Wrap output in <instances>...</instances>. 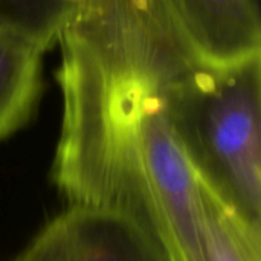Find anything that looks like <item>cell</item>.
<instances>
[{
    "mask_svg": "<svg viewBox=\"0 0 261 261\" xmlns=\"http://www.w3.org/2000/svg\"><path fill=\"white\" fill-rule=\"evenodd\" d=\"M63 116L52 179L67 205L121 214L174 261H203L196 177L168 115L199 63L156 0H70L58 29Z\"/></svg>",
    "mask_w": 261,
    "mask_h": 261,
    "instance_id": "obj_1",
    "label": "cell"
},
{
    "mask_svg": "<svg viewBox=\"0 0 261 261\" xmlns=\"http://www.w3.org/2000/svg\"><path fill=\"white\" fill-rule=\"evenodd\" d=\"M168 115L194 177L261 229V55L188 63L170 86Z\"/></svg>",
    "mask_w": 261,
    "mask_h": 261,
    "instance_id": "obj_2",
    "label": "cell"
},
{
    "mask_svg": "<svg viewBox=\"0 0 261 261\" xmlns=\"http://www.w3.org/2000/svg\"><path fill=\"white\" fill-rule=\"evenodd\" d=\"M12 261H174L168 248L133 220L67 205Z\"/></svg>",
    "mask_w": 261,
    "mask_h": 261,
    "instance_id": "obj_3",
    "label": "cell"
},
{
    "mask_svg": "<svg viewBox=\"0 0 261 261\" xmlns=\"http://www.w3.org/2000/svg\"><path fill=\"white\" fill-rule=\"evenodd\" d=\"M174 34L202 64L261 55L258 0H156Z\"/></svg>",
    "mask_w": 261,
    "mask_h": 261,
    "instance_id": "obj_4",
    "label": "cell"
},
{
    "mask_svg": "<svg viewBox=\"0 0 261 261\" xmlns=\"http://www.w3.org/2000/svg\"><path fill=\"white\" fill-rule=\"evenodd\" d=\"M54 43V38L0 15V141L32 118L43 87V58Z\"/></svg>",
    "mask_w": 261,
    "mask_h": 261,
    "instance_id": "obj_5",
    "label": "cell"
},
{
    "mask_svg": "<svg viewBox=\"0 0 261 261\" xmlns=\"http://www.w3.org/2000/svg\"><path fill=\"white\" fill-rule=\"evenodd\" d=\"M203 261H261V229L252 228L197 180Z\"/></svg>",
    "mask_w": 261,
    "mask_h": 261,
    "instance_id": "obj_6",
    "label": "cell"
},
{
    "mask_svg": "<svg viewBox=\"0 0 261 261\" xmlns=\"http://www.w3.org/2000/svg\"><path fill=\"white\" fill-rule=\"evenodd\" d=\"M69 6L70 0H0V15L57 40Z\"/></svg>",
    "mask_w": 261,
    "mask_h": 261,
    "instance_id": "obj_7",
    "label": "cell"
}]
</instances>
